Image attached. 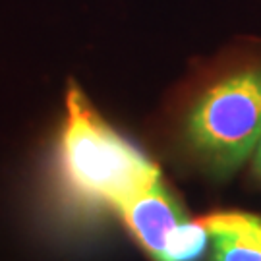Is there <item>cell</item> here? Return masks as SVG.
<instances>
[{
    "label": "cell",
    "mask_w": 261,
    "mask_h": 261,
    "mask_svg": "<svg viewBox=\"0 0 261 261\" xmlns=\"http://www.w3.org/2000/svg\"><path fill=\"white\" fill-rule=\"evenodd\" d=\"M209 232L201 221H184L167 242L163 261H197L205 252Z\"/></svg>",
    "instance_id": "5b68a950"
},
{
    "label": "cell",
    "mask_w": 261,
    "mask_h": 261,
    "mask_svg": "<svg viewBox=\"0 0 261 261\" xmlns=\"http://www.w3.org/2000/svg\"><path fill=\"white\" fill-rule=\"evenodd\" d=\"M213 242V261H261V219L215 213L199 219Z\"/></svg>",
    "instance_id": "277c9868"
},
{
    "label": "cell",
    "mask_w": 261,
    "mask_h": 261,
    "mask_svg": "<svg viewBox=\"0 0 261 261\" xmlns=\"http://www.w3.org/2000/svg\"><path fill=\"white\" fill-rule=\"evenodd\" d=\"M116 211L143 250L157 261H163L167 242L174 228L188 221L184 211L161 182L126 199L116 207Z\"/></svg>",
    "instance_id": "3957f363"
},
{
    "label": "cell",
    "mask_w": 261,
    "mask_h": 261,
    "mask_svg": "<svg viewBox=\"0 0 261 261\" xmlns=\"http://www.w3.org/2000/svg\"><path fill=\"white\" fill-rule=\"evenodd\" d=\"M255 167L261 172V141L257 143V157H255Z\"/></svg>",
    "instance_id": "8992f818"
},
{
    "label": "cell",
    "mask_w": 261,
    "mask_h": 261,
    "mask_svg": "<svg viewBox=\"0 0 261 261\" xmlns=\"http://www.w3.org/2000/svg\"><path fill=\"white\" fill-rule=\"evenodd\" d=\"M60 167L77 196L114 209L161 182L157 165L99 116L77 84L66 95Z\"/></svg>",
    "instance_id": "6da1fadb"
},
{
    "label": "cell",
    "mask_w": 261,
    "mask_h": 261,
    "mask_svg": "<svg viewBox=\"0 0 261 261\" xmlns=\"http://www.w3.org/2000/svg\"><path fill=\"white\" fill-rule=\"evenodd\" d=\"M186 136L217 172H232L261 141V66L213 84L192 107Z\"/></svg>",
    "instance_id": "7a4b0ae2"
}]
</instances>
